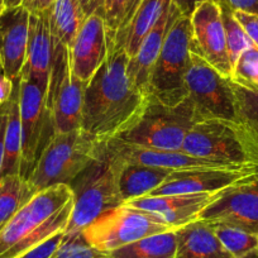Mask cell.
<instances>
[{
  "instance_id": "obj_21",
  "label": "cell",
  "mask_w": 258,
  "mask_h": 258,
  "mask_svg": "<svg viewBox=\"0 0 258 258\" xmlns=\"http://www.w3.org/2000/svg\"><path fill=\"white\" fill-rule=\"evenodd\" d=\"M111 156L115 161L116 180H118L119 192H120L124 204L131 200L150 195L153 190L162 185L172 172L166 168L137 165V163H126L118 160L114 155Z\"/></svg>"
},
{
  "instance_id": "obj_32",
  "label": "cell",
  "mask_w": 258,
  "mask_h": 258,
  "mask_svg": "<svg viewBox=\"0 0 258 258\" xmlns=\"http://www.w3.org/2000/svg\"><path fill=\"white\" fill-rule=\"evenodd\" d=\"M51 258H111L108 253L100 252L99 249L89 244L84 238L83 232L66 234L62 243L57 248Z\"/></svg>"
},
{
  "instance_id": "obj_29",
  "label": "cell",
  "mask_w": 258,
  "mask_h": 258,
  "mask_svg": "<svg viewBox=\"0 0 258 258\" xmlns=\"http://www.w3.org/2000/svg\"><path fill=\"white\" fill-rule=\"evenodd\" d=\"M232 88L237 103L238 120L258 146V91L248 90L233 81Z\"/></svg>"
},
{
  "instance_id": "obj_10",
  "label": "cell",
  "mask_w": 258,
  "mask_h": 258,
  "mask_svg": "<svg viewBox=\"0 0 258 258\" xmlns=\"http://www.w3.org/2000/svg\"><path fill=\"white\" fill-rule=\"evenodd\" d=\"M167 230L173 229L158 223L151 213L123 204L100 215L83 230V234L89 244L109 254L136 240Z\"/></svg>"
},
{
  "instance_id": "obj_33",
  "label": "cell",
  "mask_w": 258,
  "mask_h": 258,
  "mask_svg": "<svg viewBox=\"0 0 258 258\" xmlns=\"http://www.w3.org/2000/svg\"><path fill=\"white\" fill-rule=\"evenodd\" d=\"M208 205V203H200V204L195 205H188V207L178 208V209H173L171 212L166 213H158V214H151L155 217L161 224H165L170 227L171 229L176 230L178 228L183 227V225L188 224L191 222L199 219L200 214H202L203 209Z\"/></svg>"
},
{
  "instance_id": "obj_9",
  "label": "cell",
  "mask_w": 258,
  "mask_h": 258,
  "mask_svg": "<svg viewBox=\"0 0 258 258\" xmlns=\"http://www.w3.org/2000/svg\"><path fill=\"white\" fill-rule=\"evenodd\" d=\"M22 156L19 176L28 181L44 148L56 135L53 118L47 105L46 93L21 76Z\"/></svg>"
},
{
  "instance_id": "obj_36",
  "label": "cell",
  "mask_w": 258,
  "mask_h": 258,
  "mask_svg": "<svg viewBox=\"0 0 258 258\" xmlns=\"http://www.w3.org/2000/svg\"><path fill=\"white\" fill-rule=\"evenodd\" d=\"M235 19L244 28L249 38L252 39L253 44L258 48V16L255 14L244 13V12H233Z\"/></svg>"
},
{
  "instance_id": "obj_26",
  "label": "cell",
  "mask_w": 258,
  "mask_h": 258,
  "mask_svg": "<svg viewBox=\"0 0 258 258\" xmlns=\"http://www.w3.org/2000/svg\"><path fill=\"white\" fill-rule=\"evenodd\" d=\"M219 192L220 191L207 194H182V195H146V197L126 202L124 205L146 213L158 214V213L171 212L173 209L200 204V203L210 204L219 195Z\"/></svg>"
},
{
  "instance_id": "obj_43",
  "label": "cell",
  "mask_w": 258,
  "mask_h": 258,
  "mask_svg": "<svg viewBox=\"0 0 258 258\" xmlns=\"http://www.w3.org/2000/svg\"><path fill=\"white\" fill-rule=\"evenodd\" d=\"M54 0H23V7L29 12H42L48 8Z\"/></svg>"
},
{
  "instance_id": "obj_25",
  "label": "cell",
  "mask_w": 258,
  "mask_h": 258,
  "mask_svg": "<svg viewBox=\"0 0 258 258\" xmlns=\"http://www.w3.org/2000/svg\"><path fill=\"white\" fill-rule=\"evenodd\" d=\"M177 238L175 230L148 235L109 253L111 258H175Z\"/></svg>"
},
{
  "instance_id": "obj_4",
  "label": "cell",
  "mask_w": 258,
  "mask_h": 258,
  "mask_svg": "<svg viewBox=\"0 0 258 258\" xmlns=\"http://www.w3.org/2000/svg\"><path fill=\"white\" fill-rule=\"evenodd\" d=\"M181 151L230 167L258 166V146L244 126L223 119L195 121Z\"/></svg>"
},
{
  "instance_id": "obj_42",
  "label": "cell",
  "mask_w": 258,
  "mask_h": 258,
  "mask_svg": "<svg viewBox=\"0 0 258 258\" xmlns=\"http://www.w3.org/2000/svg\"><path fill=\"white\" fill-rule=\"evenodd\" d=\"M141 2L142 0H125V8H124V16H123V21H121L120 26H119V29L124 28L126 26V23L129 22V19L132 18V16L135 14V12L137 11V8L140 7ZM116 31V32H118ZM115 37V36H114Z\"/></svg>"
},
{
  "instance_id": "obj_18",
  "label": "cell",
  "mask_w": 258,
  "mask_h": 258,
  "mask_svg": "<svg viewBox=\"0 0 258 258\" xmlns=\"http://www.w3.org/2000/svg\"><path fill=\"white\" fill-rule=\"evenodd\" d=\"M105 145L111 155L126 163L152 166V167L166 168L170 171L202 167H230V166L219 165V163L204 160V158L195 157V156L185 153L183 151L152 150V148L128 145L119 140H110L105 142Z\"/></svg>"
},
{
  "instance_id": "obj_41",
  "label": "cell",
  "mask_w": 258,
  "mask_h": 258,
  "mask_svg": "<svg viewBox=\"0 0 258 258\" xmlns=\"http://www.w3.org/2000/svg\"><path fill=\"white\" fill-rule=\"evenodd\" d=\"M80 3L86 17L95 13L104 14V0H80Z\"/></svg>"
},
{
  "instance_id": "obj_17",
  "label": "cell",
  "mask_w": 258,
  "mask_h": 258,
  "mask_svg": "<svg viewBox=\"0 0 258 258\" xmlns=\"http://www.w3.org/2000/svg\"><path fill=\"white\" fill-rule=\"evenodd\" d=\"M52 69V37L46 11L29 16L28 46L21 76L36 84L43 93L48 90Z\"/></svg>"
},
{
  "instance_id": "obj_28",
  "label": "cell",
  "mask_w": 258,
  "mask_h": 258,
  "mask_svg": "<svg viewBox=\"0 0 258 258\" xmlns=\"http://www.w3.org/2000/svg\"><path fill=\"white\" fill-rule=\"evenodd\" d=\"M223 247L233 258H242L258 249V234L225 223H210Z\"/></svg>"
},
{
  "instance_id": "obj_5",
  "label": "cell",
  "mask_w": 258,
  "mask_h": 258,
  "mask_svg": "<svg viewBox=\"0 0 258 258\" xmlns=\"http://www.w3.org/2000/svg\"><path fill=\"white\" fill-rule=\"evenodd\" d=\"M104 142H99L79 128L56 133L39 157L28 178L34 192L56 185H70L100 153Z\"/></svg>"
},
{
  "instance_id": "obj_31",
  "label": "cell",
  "mask_w": 258,
  "mask_h": 258,
  "mask_svg": "<svg viewBox=\"0 0 258 258\" xmlns=\"http://www.w3.org/2000/svg\"><path fill=\"white\" fill-rule=\"evenodd\" d=\"M230 80L242 88L258 91V48L255 46L245 49L233 66Z\"/></svg>"
},
{
  "instance_id": "obj_12",
  "label": "cell",
  "mask_w": 258,
  "mask_h": 258,
  "mask_svg": "<svg viewBox=\"0 0 258 258\" xmlns=\"http://www.w3.org/2000/svg\"><path fill=\"white\" fill-rule=\"evenodd\" d=\"M199 219L208 223H225L258 234V171L220 191L203 209Z\"/></svg>"
},
{
  "instance_id": "obj_27",
  "label": "cell",
  "mask_w": 258,
  "mask_h": 258,
  "mask_svg": "<svg viewBox=\"0 0 258 258\" xmlns=\"http://www.w3.org/2000/svg\"><path fill=\"white\" fill-rule=\"evenodd\" d=\"M28 181L19 175L4 176L0 180V230L34 195Z\"/></svg>"
},
{
  "instance_id": "obj_23",
  "label": "cell",
  "mask_w": 258,
  "mask_h": 258,
  "mask_svg": "<svg viewBox=\"0 0 258 258\" xmlns=\"http://www.w3.org/2000/svg\"><path fill=\"white\" fill-rule=\"evenodd\" d=\"M48 18L52 43L70 47L88 17L80 0H54L44 9Z\"/></svg>"
},
{
  "instance_id": "obj_6",
  "label": "cell",
  "mask_w": 258,
  "mask_h": 258,
  "mask_svg": "<svg viewBox=\"0 0 258 258\" xmlns=\"http://www.w3.org/2000/svg\"><path fill=\"white\" fill-rule=\"evenodd\" d=\"M191 42V19L178 14L166 34L151 73L147 89L150 98L168 106L178 105L186 100V75L190 68Z\"/></svg>"
},
{
  "instance_id": "obj_37",
  "label": "cell",
  "mask_w": 258,
  "mask_h": 258,
  "mask_svg": "<svg viewBox=\"0 0 258 258\" xmlns=\"http://www.w3.org/2000/svg\"><path fill=\"white\" fill-rule=\"evenodd\" d=\"M219 7L230 9L232 12H244V13L258 16V0H214Z\"/></svg>"
},
{
  "instance_id": "obj_11",
  "label": "cell",
  "mask_w": 258,
  "mask_h": 258,
  "mask_svg": "<svg viewBox=\"0 0 258 258\" xmlns=\"http://www.w3.org/2000/svg\"><path fill=\"white\" fill-rule=\"evenodd\" d=\"M86 85L88 83L71 74L68 47L52 43V69L46 99L56 133L71 132L81 126Z\"/></svg>"
},
{
  "instance_id": "obj_24",
  "label": "cell",
  "mask_w": 258,
  "mask_h": 258,
  "mask_svg": "<svg viewBox=\"0 0 258 258\" xmlns=\"http://www.w3.org/2000/svg\"><path fill=\"white\" fill-rule=\"evenodd\" d=\"M21 76L14 80L13 91L8 99L6 138H4V163L2 177L9 175H19L22 156V124H21Z\"/></svg>"
},
{
  "instance_id": "obj_46",
  "label": "cell",
  "mask_w": 258,
  "mask_h": 258,
  "mask_svg": "<svg viewBox=\"0 0 258 258\" xmlns=\"http://www.w3.org/2000/svg\"><path fill=\"white\" fill-rule=\"evenodd\" d=\"M6 3H4V0H0V16L3 14V12L6 11Z\"/></svg>"
},
{
  "instance_id": "obj_3",
  "label": "cell",
  "mask_w": 258,
  "mask_h": 258,
  "mask_svg": "<svg viewBox=\"0 0 258 258\" xmlns=\"http://www.w3.org/2000/svg\"><path fill=\"white\" fill-rule=\"evenodd\" d=\"M74 208L66 234L83 232L100 215L124 204L116 180V165L103 143L100 153L73 182Z\"/></svg>"
},
{
  "instance_id": "obj_15",
  "label": "cell",
  "mask_w": 258,
  "mask_h": 258,
  "mask_svg": "<svg viewBox=\"0 0 258 258\" xmlns=\"http://www.w3.org/2000/svg\"><path fill=\"white\" fill-rule=\"evenodd\" d=\"M109 49L110 41L104 14L95 13L88 17L69 47L71 74L84 83H89L106 61Z\"/></svg>"
},
{
  "instance_id": "obj_8",
  "label": "cell",
  "mask_w": 258,
  "mask_h": 258,
  "mask_svg": "<svg viewBox=\"0 0 258 258\" xmlns=\"http://www.w3.org/2000/svg\"><path fill=\"white\" fill-rule=\"evenodd\" d=\"M186 90L195 121L223 119L239 123L230 79L223 76L192 49L186 75Z\"/></svg>"
},
{
  "instance_id": "obj_20",
  "label": "cell",
  "mask_w": 258,
  "mask_h": 258,
  "mask_svg": "<svg viewBox=\"0 0 258 258\" xmlns=\"http://www.w3.org/2000/svg\"><path fill=\"white\" fill-rule=\"evenodd\" d=\"M175 258H233L218 239L212 224L198 219L175 230Z\"/></svg>"
},
{
  "instance_id": "obj_1",
  "label": "cell",
  "mask_w": 258,
  "mask_h": 258,
  "mask_svg": "<svg viewBox=\"0 0 258 258\" xmlns=\"http://www.w3.org/2000/svg\"><path fill=\"white\" fill-rule=\"evenodd\" d=\"M128 61L124 48L111 49L85 88L80 128L99 142H108L123 133L148 101V96L129 79Z\"/></svg>"
},
{
  "instance_id": "obj_2",
  "label": "cell",
  "mask_w": 258,
  "mask_h": 258,
  "mask_svg": "<svg viewBox=\"0 0 258 258\" xmlns=\"http://www.w3.org/2000/svg\"><path fill=\"white\" fill-rule=\"evenodd\" d=\"M74 208L69 185H56L34 194L0 230V258H18L64 232Z\"/></svg>"
},
{
  "instance_id": "obj_7",
  "label": "cell",
  "mask_w": 258,
  "mask_h": 258,
  "mask_svg": "<svg viewBox=\"0 0 258 258\" xmlns=\"http://www.w3.org/2000/svg\"><path fill=\"white\" fill-rule=\"evenodd\" d=\"M194 123L195 115L187 99L178 105L168 106L148 96L135 123L113 140L152 150L181 151Z\"/></svg>"
},
{
  "instance_id": "obj_16",
  "label": "cell",
  "mask_w": 258,
  "mask_h": 258,
  "mask_svg": "<svg viewBox=\"0 0 258 258\" xmlns=\"http://www.w3.org/2000/svg\"><path fill=\"white\" fill-rule=\"evenodd\" d=\"M29 16L23 6L7 8L0 16V73L11 80L21 76L26 63Z\"/></svg>"
},
{
  "instance_id": "obj_30",
  "label": "cell",
  "mask_w": 258,
  "mask_h": 258,
  "mask_svg": "<svg viewBox=\"0 0 258 258\" xmlns=\"http://www.w3.org/2000/svg\"><path fill=\"white\" fill-rule=\"evenodd\" d=\"M220 11H222L223 24H224L228 56H229L230 63H232L233 68L240 54L247 48L254 46V44H253L252 39L249 38L247 32L244 31V28L235 19L234 13L230 9L220 7Z\"/></svg>"
},
{
  "instance_id": "obj_44",
  "label": "cell",
  "mask_w": 258,
  "mask_h": 258,
  "mask_svg": "<svg viewBox=\"0 0 258 258\" xmlns=\"http://www.w3.org/2000/svg\"><path fill=\"white\" fill-rule=\"evenodd\" d=\"M6 8H16V7L23 6V0H4Z\"/></svg>"
},
{
  "instance_id": "obj_22",
  "label": "cell",
  "mask_w": 258,
  "mask_h": 258,
  "mask_svg": "<svg viewBox=\"0 0 258 258\" xmlns=\"http://www.w3.org/2000/svg\"><path fill=\"white\" fill-rule=\"evenodd\" d=\"M166 3L167 0H142L126 26L115 33L109 52L121 47L129 58H132L137 53L145 37L160 18Z\"/></svg>"
},
{
  "instance_id": "obj_40",
  "label": "cell",
  "mask_w": 258,
  "mask_h": 258,
  "mask_svg": "<svg viewBox=\"0 0 258 258\" xmlns=\"http://www.w3.org/2000/svg\"><path fill=\"white\" fill-rule=\"evenodd\" d=\"M14 80L7 78L3 73H0V104L8 101L13 91Z\"/></svg>"
},
{
  "instance_id": "obj_39",
  "label": "cell",
  "mask_w": 258,
  "mask_h": 258,
  "mask_svg": "<svg viewBox=\"0 0 258 258\" xmlns=\"http://www.w3.org/2000/svg\"><path fill=\"white\" fill-rule=\"evenodd\" d=\"M205 0H172V4L178 9L181 16H185L190 18L191 14L195 12V9Z\"/></svg>"
},
{
  "instance_id": "obj_35",
  "label": "cell",
  "mask_w": 258,
  "mask_h": 258,
  "mask_svg": "<svg viewBox=\"0 0 258 258\" xmlns=\"http://www.w3.org/2000/svg\"><path fill=\"white\" fill-rule=\"evenodd\" d=\"M63 237L64 232L57 233L53 237L47 239L46 242L41 243V244L34 247L33 249L28 250V252L24 253L23 255H21V257L18 258H51L52 254L56 252L57 248H58L59 244L62 243Z\"/></svg>"
},
{
  "instance_id": "obj_14",
  "label": "cell",
  "mask_w": 258,
  "mask_h": 258,
  "mask_svg": "<svg viewBox=\"0 0 258 258\" xmlns=\"http://www.w3.org/2000/svg\"><path fill=\"white\" fill-rule=\"evenodd\" d=\"M258 171V166L249 167H202L172 171L167 180L150 195H182L207 194L225 190L245 180Z\"/></svg>"
},
{
  "instance_id": "obj_13",
  "label": "cell",
  "mask_w": 258,
  "mask_h": 258,
  "mask_svg": "<svg viewBox=\"0 0 258 258\" xmlns=\"http://www.w3.org/2000/svg\"><path fill=\"white\" fill-rule=\"evenodd\" d=\"M192 27L191 49L202 56L223 76L232 78L222 11L214 0H205L190 17Z\"/></svg>"
},
{
  "instance_id": "obj_19",
  "label": "cell",
  "mask_w": 258,
  "mask_h": 258,
  "mask_svg": "<svg viewBox=\"0 0 258 258\" xmlns=\"http://www.w3.org/2000/svg\"><path fill=\"white\" fill-rule=\"evenodd\" d=\"M178 14L181 13L172 4V0H167L160 18L157 19L150 33L145 37L137 53L128 61L126 71H128L129 79L132 80L136 88L140 89L147 96L148 83H150L152 69L162 48L166 34Z\"/></svg>"
},
{
  "instance_id": "obj_45",
  "label": "cell",
  "mask_w": 258,
  "mask_h": 258,
  "mask_svg": "<svg viewBox=\"0 0 258 258\" xmlns=\"http://www.w3.org/2000/svg\"><path fill=\"white\" fill-rule=\"evenodd\" d=\"M242 258H258V249L252 250V252H249L248 254H245L244 257Z\"/></svg>"
},
{
  "instance_id": "obj_38",
  "label": "cell",
  "mask_w": 258,
  "mask_h": 258,
  "mask_svg": "<svg viewBox=\"0 0 258 258\" xmlns=\"http://www.w3.org/2000/svg\"><path fill=\"white\" fill-rule=\"evenodd\" d=\"M7 115H8V101L0 104V180H2V171L4 163V138H6Z\"/></svg>"
},
{
  "instance_id": "obj_34",
  "label": "cell",
  "mask_w": 258,
  "mask_h": 258,
  "mask_svg": "<svg viewBox=\"0 0 258 258\" xmlns=\"http://www.w3.org/2000/svg\"><path fill=\"white\" fill-rule=\"evenodd\" d=\"M124 8H125V0H104V19H105L106 29H108L110 46L123 21Z\"/></svg>"
}]
</instances>
